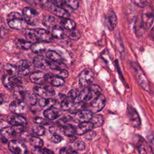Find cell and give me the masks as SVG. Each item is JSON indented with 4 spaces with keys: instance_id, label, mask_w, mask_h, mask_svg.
Returning a JSON list of instances; mask_svg holds the SVG:
<instances>
[{
    "instance_id": "1",
    "label": "cell",
    "mask_w": 154,
    "mask_h": 154,
    "mask_svg": "<svg viewBox=\"0 0 154 154\" xmlns=\"http://www.w3.org/2000/svg\"><path fill=\"white\" fill-rule=\"evenodd\" d=\"M40 2L43 8L58 17L68 18L70 16L69 13L64 9L55 4L51 0H40Z\"/></svg>"
},
{
    "instance_id": "2",
    "label": "cell",
    "mask_w": 154,
    "mask_h": 154,
    "mask_svg": "<svg viewBox=\"0 0 154 154\" xmlns=\"http://www.w3.org/2000/svg\"><path fill=\"white\" fill-rule=\"evenodd\" d=\"M7 23L9 26L14 29H23L27 23L23 16L17 12H11L7 16Z\"/></svg>"
},
{
    "instance_id": "3",
    "label": "cell",
    "mask_w": 154,
    "mask_h": 154,
    "mask_svg": "<svg viewBox=\"0 0 154 154\" xmlns=\"http://www.w3.org/2000/svg\"><path fill=\"white\" fill-rule=\"evenodd\" d=\"M132 67L134 70L135 75L140 86L146 91H150L149 82L141 68L136 63H132Z\"/></svg>"
},
{
    "instance_id": "4",
    "label": "cell",
    "mask_w": 154,
    "mask_h": 154,
    "mask_svg": "<svg viewBox=\"0 0 154 154\" xmlns=\"http://www.w3.org/2000/svg\"><path fill=\"white\" fill-rule=\"evenodd\" d=\"M94 79V73L90 69H85L80 73L79 84L80 87L84 88L90 85Z\"/></svg>"
},
{
    "instance_id": "5",
    "label": "cell",
    "mask_w": 154,
    "mask_h": 154,
    "mask_svg": "<svg viewBox=\"0 0 154 154\" xmlns=\"http://www.w3.org/2000/svg\"><path fill=\"white\" fill-rule=\"evenodd\" d=\"M78 96V91L75 89H72L67 94V96L63 99L61 103V108L64 111L70 110L73 105L76 98Z\"/></svg>"
},
{
    "instance_id": "6",
    "label": "cell",
    "mask_w": 154,
    "mask_h": 154,
    "mask_svg": "<svg viewBox=\"0 0 154 154\" xmlns=\"http://www.w3.org/2000/svg\"><path fill=\"white\" fill-rule=\"evenodd\" d=\"M23 16L27 24L35 25L38 22L37 13L32 8L26 7L23 10Z\"/></svg>"
},
{
    "instance_id": "7",
    "label": "cell",
    "mask_w": 154,
    "mask_h": 154,
    "mask_svg": "<svg viewBox=\"0 0 154 154\" xmlns=\"http://www.w3.org/2000/svg\"><path fill=\"white\" fill-rule=\"evenodd\" d=\"M33 90L35 94L41 97L49 98L55 94V90L52 87L42 85V84L35 86Z\"/></svg>"
},
{
    "instance_id": "8",
    "label": "cell",
    "mask_w": 154,
    "mask_h": 154,
    "mask_svg": "<svg viewBox=\"0 0 154 154\" xmlns=\"http://www.w3.org/2000/svg\"><path fill=\"white\" fill-rule=\"evenodd\" d=\"M154 21V13L151 8H147L144 10L141 16V24L144 29H149Z\"/></svg>"
},
{
    "instance_id": "9",
    "label": "cell",
    "mask_w": 154,
    "mask_h": 154,
    "mask_svg": "<svg viewBox=\"0 0 154 154\" xmlns=\"http://www.w3.org/2000/svg\"><path fill=\"white\" fill-rule=\"evenodd\" d=\"M106 104V99L102 94H100L97 97L93 99L90 103V111L93 113H96L100 111Z\"/></svg>"
},
{
    "instance_id": "10",
    "label": "cell",
    "mask_w": 154,
    "mask_h": 154,
    "mask_svg": "<svg viewBox=\"0 0 154 154\" xmlns=\"http://www.w3.org/2000/svg\"><path fill=\"white\" fill-rule=\"evenodd\" d=\"M10 110L16 114H25L27 111V106L26 103L20 100L13 101L9 105Z\"/></svg>"
},
{
    "instance_id": "11",
    "label": "cell",
    "mask_w": 154,
    "mask_h": 154,
    "mask_svg": "<svg viewBox=\"0 0 154 154\" xmlns=\"http://www.w3.org/2000/svg\"><path fill=\"white\" fill-rule=\"evenodd\" d=\"M127 112L129 121L132 125L135 128H138L141 125V120L135 109L131 105H128Z\"/></svg>"
},
{
    "instance_id": "12",
    "label": "cell",
    "mask_w": 154,
    "mask_h": 154,
    "mask_svg": "<svg viewBox=\"0 0 154 154\" xmlns=\"http://www.w3.org/2000/svg\"><path fill=\"white\" fill-rule=\"evenodd\" d=\"M8 149L14 154H26V149L19 141L13 140L8 143Z\"/></svg>"
},
{
    "instance_id": "13",
    "label": "cell",
    "mask_w": 154,
    "mask_h": 154,
    "mask_svg": "<svg viewBox=\"0 0 154 154\" xmlns=\"http://www.w3.org/2000/svg\"><path fill=\"white\" fill-rule=\"evenodd\" d=\"M93 112L90 110H81L76 112L73 119L74 120L78 123L90 122L93 117Z\"/></svg>"
},
{
    "instance_id": "14",
    "label": "cell",
    "mask_w": 154,
    "mask_h": 154,
    "mask_svg": "<svg viewBox=\"0 0 154 154\" xmlns=\"http://www.w3.org/2000/svg\"><path fill=\"white\" fill-rule=\"evenodd\" d=\"M34 34L38 41L50 42L52 40L53 36L49 31L44 29H34Z\"/></svg>"
},
{
    "instance_id": "15",
    "label": "cell",
    "mask_w": 154,
    "mask_h": 154,
    "mask_svg": "<svg viewBox=\"0 0 154 154\" xmlns=\"http://www.w3.org/2000/svg\"><path fill=\"white\" fill-rule=\"evenodd\" d=\"M105 23L109 30L112 31L116 26L117 18L116 14L112 10H109L105 16Z\"/></svg>"
},
{
    "instance_id": "16",
    "label": "cell",
    "mask_w": 154,
    "mask_h": 154,
    "mask_svg": "<svg viewBox=\"0 0 154 154\" xmlns=\"http://www.w3.org/2000/svg\"><path fill=\"white\" fill-rule=\"evenodd\" d=\"M31 67V64L29 61L25 60H21L18 63V73L22 75H27L30 73Z\"/></svg>"
},
{
    "instance_id": "17",
    "label": "cell",
    "mask_w": 154,
    "mask_h": 154,
    "mask_svg": "<svg viewBox=\"0 0 154 154\" xmlns=\"http://www.w3.org/2000/svg\"><path fill=\"white\" fill-rule=\"evenodd\" d=\"M93 125L91 122H85L80 123L78 126L75 128V133L77 135H84L88 131L91 130Z\"/></svg>"
},
{
    "instance_id": "18",
    "label": "cell",
    "mask_w": 154,
    "mask_h": 154,
    "mask_svg": "<svg viewBox=\"0 0 154 154\" xmlns=\"http://www.w3.org/2000/svg\"><path fill=\"white\" fill-rule=\"evenodd\" d=\"M33 64L35 67L41 69H47L50 68L49 62L42 55H37L34 57L33 60Z\"/></svg>"
},
{
    "instance_id": "19",
    "label": "cell",
    "mask_w": 154,
    "mask_h": 154,
    "mask_svg": "<svg viewBox=\"0 0 154 154\" xmlns=\"http://www.w3.org/2000/svg\"><path fill=\"white\" fill-rule=\"evenodd\" d=\"M8 122L13 126L23 125L26 123V120L19 114H13L8 116Z\"/></svg>"
},
{
    "instance_id": "20",
    "label": "cell",
    "mask_w": 154,
    "mask_h": 154,
    "mask_svg": "<svg viewBox=\"0 0 154 154\" xmlns=\"http://www.w3.org/2000/svg\"><path fill=\"white\" fill-rule=\"evenodd\" d=\"M31 82L37 84H42L46 80V75L42 72H35L29 76Z\"/></svg>"
},
{
    "instance_id": "21",
    "label": "cell",
    "mask_w": 154,
    "mask_h": 154,
    "mask_svg": "<svg viewBox=\"0 0 154 154\" xmlns=\"http://www.w3.org/2000/svg\"><path fill=\"white\" fill-rule=\"evenodd\" d=\"M61 114V112L58 109L54 107H51L45 109L43 112L44 116L50 120H55L58 118L60 116Z\"/></svg>"
},
{
    "instance_id": "22",
    "label": "cell",
    "mask_w": 154,
    "mask_h": 154,
    "mask_svg": "<svg viewBox=\"0 0 154 154\" xmlns=\"http://www.w3.org/2000/svg\"><path fill=\"white\" fill-rule=\"evenodd\" d=\"M88 88H89V92H88V95L86 102L92 100L95 97L101 94V88L99 85L96 84L90 85V86H88Z\"/></svg>"
},
{
    "instance_id": "23",
    "label": "cell",
    "mask_w": 154,
    "mask_h": 154,
    "mask_svg": "<svg viewBox=\"0 0 154 154\" xmlns=\"http://www.w3.org/2000/svg\"><path fill=\"white\" fill-rule=\"evenodd\" d=\"M46 81L53 86L56 87L61 86L64 84V81L63 78H60L55 75H46Z\"/></svg>"
},
{
    "instance_id": "24",
    "label": "cell",
    "mask_w": 154,
    "mask_h": 154,
    "mask_svg": "<svg viewBox=\"0 0 154 154\" xmlns=\"http://www.w3.org/2000/svg\"><path fill=\"white\" fill-rule=\"evenodd\" d=\"M56 103V100L55 99L51 98H45L42 97L38 100V105L41 108H49L52 107Z\"/></svg>"
},
{
    "instance_id": "25",
    "label": "cell",
    "mask_w": 154,
    "mask_h": 154,
    "mask_svg": "<svg viewBox=\"0 0 154 154\" xmlns=\"http://www.w3.org/2000/svg\"><path fill=\"white\" fill-rule=\"evenodd\" d=\"M13 92L14 97L17 100H23L25 97V91L23 88L19 85H16L13 88Z\"/></svg>"
},
{
    "instance_id": "26",
    "label": "cell",
    "mask_w": 154,
    "mask_h": 154,
    "mask_svg": "<svg viewBox=\"0 0 154 154\" xmlns=\"http://www.w3.org/2000/svg\"><path fill=\"white\" fill-rule=\"evenodd\" d=\"M4 70L5 74L10 76L14 77L18 73L17 67L10 64H7L4 67Z\"/></svg>"
},
{
    "instance_id": "27",
    "label": "cell",
    "mask_w": 154,
    "mask_h": 154,
    "mask_svg": "<svg viewBox=\"0 0 154 154\" xmlns=\"http://www.w3.org/2000/svg\"><path fill=\"white\" fill-rule=\"evenodd\" d=\"M15 44L18 48L22 49H25V50L31 49V47L32 45L31 42L28 40H25L20 38L16 39L15 41Z\"/></svg>"
},
{
    "instance_id": "28",
    "label": "cell",
    "mask_w": 154,
    "mask_h": 154,
    "mask_svg": "<svg viewBox=\"0 0 154 154\" xmlns=\"http://www.w3.org/2000/svg\"><path fill=\"white\" fill-rule=\"evenodd\" d=\"M61 24L65 29L69 31L76 28V23L75 21L69 18H63V19L61 20Z\"/></svg>"
},
{
    "instance_id": "29",
    "label": "cell",
    "mask_w": 154,
    "mask_h": 154,
    "mask_svg": "<svg viewBox=\"0 0 154 154\" xmlns=\"http://www.w3.org/2000/svg\"><path fill=\"white\" fill-rule=\"evenodd\" d=\"M52 35L54 38H58L60 39L63 38L64 35V30L63 28L60 26L55 25L52 27Z\"/></svg>"
},
{
    "instance_id": "30",
    "label": "cell",
    "mask_w": 154,
    "mask_h": 154,
    "mask_svg": "<svg viewBox=\"0 0 154 154\" xmlns=\"http://www.w3.org/2000/svg\"><path fill=\"white\" fill-rule=\"evenodd\" d=\"M90 122L93 125V128H97L101 126L104 122L103 117L101 114H96L93 116Z\"/></svg>"
},
{
    "instance_id": "31",
    "label": "cell",
    "mask_w": 154,
    "mask_h": 154,
    "mask_svg": "<svg viewBox=\"0 0 154 154\" xmlns=\"http://www.w3.org/2000/svg\"><path fill=\"white\" fill-rule=\"evenodd\" d=\"M24 35L26 37V40L31 43H35L38 42L34 34V29H26L24 31Z\"/></svg>"
},
{
    "instance_id": "32",
    "label": "cell",
    "mask_w": 154,
    "mask_h": 154,
    "mask_svg": "<svg viewBox=\"0 0 154 154\" xmlns=\"http://www.w3.org/2000/svg\"><path fill=\"white\" fill-rule=\"evenodd\" d=\"M46 49L45 45L42 42H35L33 43L31 47V50L34 53H40L45 51Z\"/></svg>"
},
{
    "instance_id": "33",
    "label": "cell",
    "mask_w": 154,
    "mask_h": 154,
    "mask_svg": "<svg viewBox=\"0 0 154 154\" xmlns=\"http://www.w3.org/2000/svg\"><path fill=\"white\" fill-rule=\"evenodd\" d=\"M62 131L65 135L67 137H72L75 133V128L70 124H66L62 126Z\"/></svg>"
},
{
    "instance_id": "34",
    "label": "cell",
    "mask_w": 154,
    "mask_h": 154,
    "mask_svg": "<svg viewBox=\"0 0 154 154\" xmlns=\"http://www.w3.org/2000/svg\"><path fill=\"white\" fill-rule=\"evenodd\" d=\"M2 81L4 85L8 89H13L14 87V82L13 80L7 75H4L2 78Z\"/></svg>"
},
{
    "instance_id": "35",
    "label": "cell",
    "mask_w": 154,
    "mask_h": 154,
    "mask_svg": "<svg viewBox=\"0 0 154 154\" xmlns=\"http://www.w3.org/2000/svg\"><path fill=\"white\" fill-rule=\"evenodd\" d=\"M55 18L52 16H46L43 19V25L47 28L53 27L55 25Z\"/></svg>"
},
{
    "instance_id": "36",
    "label": "cell",
    "mask_w": 154,
    "mask_h": 154,
    "mask_svg": "<svg viewBox=\"0 0 154 154\" xmlns=\"http://www.w3.org/2000/svg\"><path fill=\"white\" fill-rule=\"evenodd\" d=\"M1 133L2 137L8 138L12 137L16 132L13 129V127H5L1 129Z\"/></svg>"
},
{
    "instance_id": "37",
    "label": "cell",
    "mask_w": 154,
    "mask_h": 154,
    "mask_svg": "<svg viewBox=\"0 0 154 154\" xmlns=\"http://www.w3.org/2000/svg\"><path fill=\"white\" fill-rule=\"evenodd\" d=\"M46 56L49 60L54 61H60L61 59L60 55L54 51H48L46 54Z\"/></svg>"
},
{
    "instance_id": "38",
    "label": "cell",
    "mask_w": 154,
    "mask_h": 154,
    "mask_svg": "<svg viewBox=\"0 0 154 154\" xmlns=\"http://www.w3.org/2000/svg\"><path fill=\"white\" fill-rule=\"evenodd\" d=\"M49 66L50 68L52 70H63L66 67L65 64L60 61H52L49 62Z\"/></svg>"
},
{
    "instance_id": "39",
    "label": "cell",
    "mask_w": 154,
    "mask_h": 154,
    "mask_svg": "<svg viewBox=\"0 0 154 154\" xmlns=\"http://www.w3.org/2000/svg\"><path fill=\"white\" fill-rule=\"evenodd\" d=\"M32 132L38 136H42L44 135L45 132V128L43 126L38 124L34 125L32 128Z\"/></svg>"
},
{
    "instance_id": "40",
    "label": "cell",
    "mask_w": 154,
    "mask_h": 154,
    "mask_svg": "<svg viewBox=\"0 0 154 154\" xmlns=\"http://www.w3.org/2000/svg\"><path fill=\"white\" fill-rule=\"evenodd\" d=\"M29 141L31 144L34 147H41L43 146V141H42V139H40L38 137H31L29 140Z\"/></svg>"
},
{
    "instance_id": "41",
    "label": "cell",
    "mask_w": 154,
    "mask_h": 154,
    "mask_svg": "<svg viewBox=\"0 0 154 154\" xmlns=\"http://www.w3.org/2000/svg\"><path fill=\"white\" fill-rule=\"evenodd\" d=\"M68 37L69 38L73 40H77L81 37L80 32L76 29L70 30L68 33Z\"/></svg>"
},
{
    "instance_id": "42",
    "label": "cell",
    "mask_w": 154,
    "mask_h": 154,
    "mask_svg": "<svg viewBox=\"0 0 154 154\" xmlns=\"http://www.w3.org/2000/svg\"><path fill=\"white\" fill-rule=\"evenodd\" d=\"M25 98L26 100L27 101V102L30 105H35V103H37V97L35 96V95L34 94H28L25 96Z\"/></svg>"
},
{
    "instance_id": "43",
    "label": "cell",
    "mask_w": 154,
    "mask_h": 154,
    "mask_svg": "<svg viewBox=\"0 0 154 154\" xmlns=\"http://www.w3.org/2000/svg\"><path fill=\"white\" fill-rule=\"evenodd\" d=\"M50 120L40 117H35L33 118V122L38 125H48L50 123Z\"/></svg>"
},
{
    "instance_id": "44",
    "label": "cell",
    "mask_w": 154,
    "mask_h": 154,
    "mask_svg": "<svg viewBox=\"0 0 154 154\" xmlns=\"http://www.w3.org/2000/svg\"><path fill=\"white\" fill-rule=\"evenodd\" d=\"M54 72L53 73L54 75L58 76L60 78H65L66 77L68 76V72L65 70V69H63V70H54Z\"/></svg>"
},
{
    "instance_id": "45",
    "label": "cell",
    "mask_w": 154,
    "mask_h": 154,
    "mask_svg": "<svg viewBox=\"0 0 154 154\" xmlns=\"http://www.w3.org/2000/svg\"><path fill=\"white\" fill-rule=\"evenodd\" d=\"M73 147L76 150H84L85 149V143L80 140H78L74 143Z\"/></svg>"
},
{
    "instance_id": "46",
    "label": "cell",
    "mask_w": 154,
    "mask_h": 154,
    "mask_svg": "<svg viewBox=\"0 0 154 154\" xmlns=\"http://www.w3.org/2000/svg\"><path fill=\"white\" fill-rule=\"evenodd\" d=\"M72 119V117L70 116H66L61 119H60L58 121H57V123L59 126H63L64 125H65L66 124H67V122L70 121V120Z\"/></svg>"
},
{
    "instance_id": "47",
    "label": "cell",
    "mask_w": 154,
    "mask_h": 154,
    "mask_svg": "<svg viewBox=\"0 0 154 154\" xmlns=\"http://www.w3.org/2000/svg\"><path fill=\"white\" fill-rule=\"evenodd\" d=\"M65 2L69 7L74 10H76L78 8L79 4L78 0H65Z\"/></svg>"
},
{
    "instance_id": "48",
    "label": "cell",
    "mask_w": 154,
    "mask_h": 154,
    "mask_svg": "<svg viewBox=\"0 0 154 154\" xmlns=\"http://www.w3.org/2000/svg\"><path fill=\"white\" fill-rule=\"evenodd\" d=\"M60 154H77V153L70 147H64L60 149Z\"/></svg>"
},
{
    "instance_id": "49",
    "label": "cell",
    "mask_w": 154,
    "mask_h": 154,
    "mask_svg": "<svg viewBox=\"0 0 154 154\" xmlns=\"http://www.w3.org/2000/svg\"><path fill=\"white\" fill-rule=\"evenodd\" d=\"M132 2L135 4V5L141 7V8H144L146 7L147 2L146 0H131Z\"/></svg>"
},
{
    "instance_id": "50",
    "label": "cell",
    "mask_w": 154,
    "mask_h": 154,
    "mask_svg": "<svg viewBox=\"0 0 154 154\" xmlns=\"http://www.w3.org/2000/svg\"><path fill=\"white\" fill-rule=\"evenodd\" d=\"M148 144L153 154H154V137L150 135L148 138Z\"/></svg>"
},
{
    "instance_id": "51",
    "label": "cell",
    "mask_w": 154,
    "mask_h": 154,
    "mask_svg": "<svg viewBox=\"0 0 154 154\" xmlns=\"http://www.w3.org/2000/svg\"><path fill=\"white\" fill-rule=\"evenodd\" d=\"M50 140H51V141H52L54 143H59L63 140V138L59 135L55 134V135H53L51 137Z\"/></svg>"
},
{
    "instance_id": "52",
    "label": "cell",
    "mask_w": 154,
    "mask_h": 154,
    "mask_svg": "<svg viewBox=\"0 0 154 154\" xmlns=\"http://www.w3.org/2000/svg\"><path fill=\"white\" fill-rule=\"evenodd\" d=\"M85 138L88 140H92L96 135V132L94 131H93L91 130L88 131L87 132H86L85 134Z\"/></svg>"
},
{
    "instance_id": "53",
    "label": "cell",
    "mask_w": 154,
    "mask_h": 154,
    "mask_svg": "<svg viewBox=\"0 0 154 154\" xmlns=\"http://www.w3.org/2000/svg\"><path fill=\"white\" fill-rule=\"evenodd\" d=\"M45 151L41 147H34L31 149L32 154H44Z\"/></svg>"
},
{
    "instance_id": "54",
    "label": "cell",
    "mask_w": 154,
    "mask_h": 154,
    "mask_svg": "<svg viewBox=\"0 0 154 154\" xmlns=\"http://www.w3.org/2000/svg\"><path fill=\"white\" fill-rule=\"evenodd\" d=\"M13 129L16 133H21L23 130V127L22 126V125L13 126Z\"/></svg>"
},
{
    "instance_id": "55",
    "label": "cell",
    "mask_w": 154,
    "mask_h": 154,
    "mask_svg": "<svg viewBox=\"0 0 154 154\" xmlns=\"http://www.w3.org/2000/svg\"><path fill=\"white\" fill-rule=\"evenodd\" d=\"M49 132H50L51 134H55V133H57V131H58L57 128L55 126H51L49 127Z\"/></svg>"
},
{
    "instance_id": "56",
    "label": "cell",
    "mask_w": 154,
    "mask_h": 154,
    "mask_svg": "<svg viewBox=\"0 0 154 154\" xmlns=\"http://www.w3.org/2000/svg\"><path fill=\"white\" fill-rule=\"evenodd\" d=\"M138 151H139L140 154H147V152H146L145 149L143 147V145L140 146L138 147Z\"/></svg>"
},
{
    "instance_id": "57",
    "label": "cell",
    "mask_w": 154,
    "mask_h": 154,
    "mask_svg": "<svg viewBox=\"0 0 154 154\" xmlns=\"http://www.w3.org/2000/svg\"><path fill=\"white\" fill-rule=\"evenodd\" d=\"M44 151H45V153H48V154H54V153H53L52 151L49 150H47V149H45Z\"/></svg>"
},
{
    "instance_id": "58",
    "label": "cell",
    "mask_w": 154,
    "mask_h": 154,
    "mask_svg": "<svg viewBox=\"0 0 154 154\" xmlns=\"http://www.w3.org/2000/svg\"><path fill=\"white\" fill-rule=\"evenodd\" d=\"M1 140H2V143H7V139L6 138L4 137H2Z\"/></svg>"
},
{
    "instance_id": "59",
    "label": "cell",
    "mask_w": 154,
    "mask_h": 154,
    "mask_svg": "<svg viewBox=\"0 0 154 154\" xmlns=\"http://www.w3.org/2000/svg\"><path fill=\"white\" fill-rule=\"evenodd\" d=\"M151 34H152V39L154 40V28L152 29V32H151Z\"/></svg>"
},
{
    "instance_id": "60",
    "label": "cell",
    "mask_w": 154,
    "mask_h": 154,
    "mask_svg": "<svg viewBox=\"0 0 154 154\" xmlns=\"http://www.w3.org/2000/svg\"><path fill=\"white\" fill-rule=\"evenodd\" d=\"M2 100H3V98H2V96H1V103H2Z\"/></svg>"
},
{
    "instance_id": "61",
    "label": "cell",
    "mask_w": 154,
    "mask_h": 154,
    "mask_svg": "<svg viewBox=\"0 0 154 154\" xmlns=\"http://www.w3.org/2000/svg\"><path fill=\"white\" fill-rule=\"evenodd\" d=\"M25 1H26V2H32L34 0H25Z\"/></svg>"
},
{
    "instance_id": "62",
    "label": "cell",
    "mask_w": 154,
    "mask_h": 154,
    "mask_svg": "<svg viewBox=\"0 0 154 154\" xmlns=\"http://www.w3.org/2000/svg\"><path fill=\"white\" fill-rule=\"evenodd\" d=\"M52 2H55V1H58V0H51Z\"/></svg>"
}]
</instances>
